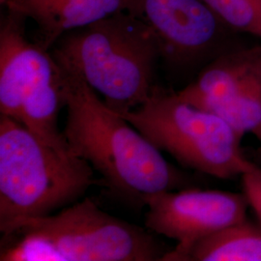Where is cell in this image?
<instances>
[{"label":"cell","instance_id":"cell-6","mask_svg":"<svg viewBox=\"0 0 261 261\" xmlns=\"http://www.w3.org/2000/svg\"><path fill=\"white\" fill-rule=\"evenodd\" d=\"M25 20L9 10L1 19L0 113L22 124L49 146L70 152L58 128V115L65 107L59 67L50 51L28 40Z\"/></svg>","mask_w":261,"mask_h":261},{"label":"cell","instance_id":"cell-1","mask_svg":"<svg viewBox=\"0 0 261 261\" xmlns=\"http://www.w3.org/2000/svg\"><path fill=\"white\" fill-rule=\"evenodd\" d=\"M58 67L67 109L63 135L75 156L102 176L103 185L141 204L144 196L188 188V178L162 151L81 76Z\"/></svg>","mask_w":261,"mask_h":261},{"label":"cell","instance_id":"cell-3","mask_svg":"<svg viewBox=\"0 0 261 261\" xmlns=\"http://www.w3.org/2000/svg\"><path fill=\"white\" fill-rule=\"evenodd\" d=\"M2 234L9 242L1 261H162L170 251L147 227L108 214L89 197Z\"/></svg>","mask_w":261,"mask_h":261},{"label":"cell","instance_id":"cell-2","mask_svg":"<svg viewBox=\"0 0 261 261\" xmlns=\"http://www.w3.org/2000/svg\"><path fill=\"white\" fill-rule=\"evenodd\" d=\"M50 54L115 112L133 111L149 98L161 59L156 35L129 11L66 33Z\"/></svg>","mask_w":261,"mask_h":261},{"label":"cell","instance_id":"cell-10","mask_svg":"<svg viewBox=\"0 0 261 261\" xmlns=\"http://www.w3.org/2000/svg\"><path fill=\"white\" fill-rule=\"evenodd\" d=\"M2 6L33 20L38 30L35 43L50 51L66 33L128 11L130 0H5Z\"/></svg>","mask_w":261,"mask_h":261},{"label":"cell","instance_id":"cell-13","mask_svg":"<svg viewBox=\"0 0 261 261\" xmlns=\"http://www.w3.org/2000/svg\"><path fill=\"white\" fill-rule=\"evenodd\" d=\"M243 194L246 196L249 207L258 218L261 225V168L255 164L243 173Z\"/></svg>","mask_w":261,"mask_h":261},{"label":"cell","instance_id":"cell-5","mask_svg":"<svg viewBox=\"0 0 261 261\" xmlns=\"http://www.w3.org/2000/svg\"><path fill=\"white\" fill-rule=\"evenodd\" d=\"M117 113L186 168L229 180L254 165L245 157L242 138L227 122L187 103L177 92L155 85L140 107Z\"/></svg>","mask_w":261,"mask_h":261},{"label":"cell","instance_id":"cell-8","mask_svg":"<svg viewBox=\"0 0 261 261\" xmlns=\"http://www.w3.org/2000/svg\"><path fill=\"white\" fill-rule=\"evenodd\" d=\"M142 204L147 207L145 227L177 242L167 261H177L194 244L246 220L249 208L243 193L189 187L144 196Z\"/></svg>","mask_w":261,"mask_h":261},{"label":"cell","instance_id":"cell-12","mask_svg":"<svg viewBox=\"0 0 261 261\" xmlns=\"http://www.w3.org/2000/svg\"><path fill=\"white\" fill-rule=\"evenodd\" d=\"M236 33L261 39V0H203Z\"/></svg>","mask_w":261,"mask_h":261},{"label":"cell","instance_id":"cell-7","mask_svg":"<svg viewBox=\"0 0 261 261\" xmlns=\"http://www.w3.org/2000/svg\"><path fill=\"white\" fill-rule=\"evenodd\" d=\"M128 11L152 29L161 59L175 70L200 71L216 57L240 46L238 33L203 0H130Z\"/></svg>","mask_w":261,"mask_h":261},{"label":"cell","instance_id":"cell-4","mask_svg":"<svg viewBox=\"0 0 261 261\" xmlns=\"http://www.w3.org/2000/svg\"><path fill=\"white\" fill-rule=\"evenodd\" d=\"M93 168L57 150L7 115H0V230L18 221L55 214L102 184Z\"/></svg>","mask_w":261,"mask_h":261},{"label":"cell","instance_id":"cell-11","mask_svg":"<svg viewBox=\"0 0 261 261\" xmlns=\"http://www.w3.org/2000/svg\"><path fill=\"white\" fill-rule=\"evenodd\" d=\"M177 261H261V225L247 219L194 244Z\"/></svg>","mask_w":261,"mask_h":261},{"label":"cell","instance_id":"cell-9","mask_svg":"<svg viewBox=\"0 0 261 261\" xmlns=\"http://www.w3.org/2000/svg\"><path fill=\"white\" fill-rule=\"evenodd\" d=\"M261 80V46H237L204 66L177 91L187 103L217 113Z\"/></svg>","mask_w":261,"mask_h":261}]
</instances>
